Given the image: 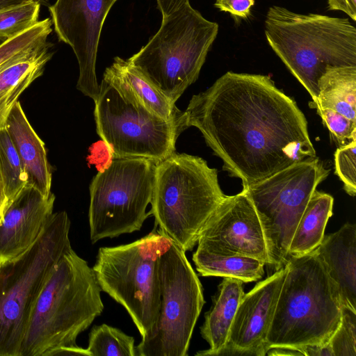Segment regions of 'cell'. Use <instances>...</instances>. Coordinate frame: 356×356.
<instances>
[{
    "label": "cell",
    "mask_w": 356,
    "mask_h": 356,
    "mask_svg": "<svg viewBox=\"0 0 356 356\" xmlns=\"http://www.w3.org/2000/svg\"><path fill=\"white\" fill-rule=\"evenodd\" d=\"M329 172L316 157L293 164L244 188L260 220L267 265L274 272L286 265L297 225L312 193Z\"/></svg>",
    "instance_id": "11"
},
{
    "label": "cell",
    "mask_w": 356,
    "mask_h": 356,
    "mask_svg": "<svg viewBox=\"0 0 356 356\" xmlns=\"http://www.w3.org/2000/svg\"><path fill=\"white\" fill-rule=\"evenodd\" d=\"M328 9L345 13L354 22L356 20V0H327Z\"/></svg>",
    "instance_id": "32"
},
{
    "label": "cell",
    "mask_w": 356,
    "mask_h": 356,
    "mask_svg": "<svg viewBox=\"0 0 356 356\" xmlns=\"http://www.w3.org/2000/svg\"><path fill=\"white\" fill-rule=\"evenodd\" d=\"M197 247L268 263L262 226L247 191L226 195L203 227Z\"/></svg>",
    "instance_id": "14"
},
{
    "label": "cell",
    "mask_w": 356,
    "mask_h": 356,
    "mask_svg": "<svg viewBox=\"0 0 356 356\" xmlns=\"http://www.w3.org/2000/svg\"><path fill=\"white\" fill-rule=\"evenodd\" d=\"M41 6H49V0H36Z\"/></svg>",
    "instance_id": "38"
},
{
    "label": "cell",
    "mask_w": 356,
    "mask_h": 356,
    "mask_svg": "<svg viewBox=\"0 0 356 356\" xmlns=\"http://www.w3.org/2000/svg\"><path fill=\"white\" fill-rule=\"evenodd\" d=\"M55 195L25 186L8 203L0 222V264L19 255L36 241L53 213Z\"/></svg>",
    "instance_id": "16"
},
{
    "label": "cell",
    "mask_w": 356,
    "mask_h": 356,
    "mask_svg": "<svg viewBox=\"0 0 356 356\" xmlns=\"http://www.w3.org/2000/svg\"><path fill=\"white\" fill-rule=\"evenodd\" d=\"M183 118L243 188L316 157L305 116L268 76L227 72L192 97Z\"/></svg>",
    "instance_id": "1"
},
{
    "label": "cell",
    "mask_w": 356,
    "mask_h": 356,
    "mask_svg": "<svg viewBox=\"0 0 356 356\" xmlns=\"http://www.w3.org/2000/svg\"><path fill=\"white\" fill-rule=\"evenodd\" d=\"M327 345L332 356L356 355V311L341 307L340 325Z\"/></svg>",
    "instance_id": "29"
},
{
    "label": "cell",
    "mask_w": 356,
    "mask_h": 356,
    "mask_svg": "<svg viewBox=\"0 0 356 356\" xmlns=\"http://www.w3.org/2000/svg\"><path fill=\"white\" fill-rule=\"evenodd\" d=\"M29 1L31 0H0V10L8 7L24 3Z\"/></svg>",
    "instance_id": "37"
},
{
    "label": "cell",
    "mask_w": 356,
    "mask_h": 356,
    "mask_svg": "<svg viewBox=\"0 0 356 356\" xmlns=\"http://www.w3.org/2000/svg\"><path fill=\"white\" fill-rule=\"evenodd\" d=\"M268 355H303L298 349L288 347H273L266 352Z\"/></svg>",
    "instance_id": "35"
},
{
    "label": "cell",
    "mask_w": 356,
    "mask_h": 356,
    "mask_svg": "<svg viewBox=\"0 0 356 356\" xmlns=\"http://www.w3.org/2000/svg\"><path fill=\"white\" fill-rule=\"evenodd\" d=\"M0 170L9 203L26 186L27 181L19 155L6 127L0 129Z\"/></svg>",
    "instance_id": "26"
},
{
    "label": "cell",
    "mask_w": 356,
    "mask_h": 356,
    "mask_svg": "<svg viewBox=\"0 0 356 356\" xmlns=\"http://www.w3.org/2000/svg\"><path fill=\"white\" fill-rule=\"evenodd\" d=\"M285 266L286 273L267 335L268 350L325 346L341 323L337 286L316 249L289 256Z\"/></svg>",
    "instance_id": "3"
},
{
    "label": "cell",
    "mask_w": 356,
    "mask_h": 356,
    "mask_svg": "<svg viewBox=\"0 0 356 356\" xmlns=\"http://www.w3.org/2000/svg\"><path fill=\"white\" fill-rule=\"evenodd\" d=\"M188 2V0H156L162 18L170 15Z\"/></svg>",
    "instance_id": "33"
},
{
    "label": "cell",
    "mask_w": 356,
    "mask_h": 356,
    "mask_svg": "<svg viewBox=\"0 0 356 356\" xmlns=\"http://www.w3.org/2000/svg\"><path fill=\"white\" fill-rule=\"evenodd\" d=\"M8 204L5 185L0 170V222L3 220V213Z\"/></svg>",
    "instance_id": "36"
},
{
    "label": "cell",
    "mask_w": 356,
    "mask_h": 356,
    "mask_svg": "<svg viewBox=\"0 0 356 356\" xmlns=\"http://www.w3.org/2000/svg\"><path fill=\"white\" fill-rule=\"evenodd\" d=\"M52 355H84L90 356L89 351L78 346L61 347L53 350L49 356Z\"/></svg>",
    "instance_id": "34"
},
{
    "label": "cell",
    "mask_w": 356,
    "mask_h": 356,
    "mask_svg": "<svg viewBox=\"0 0 356 356\" xmlns=\"http://www.w3.org/2000/svg\"><path fill=\"white\" fill-rule=\"evenodd\" d=\"M267 42L316 102L320 77L331 67L356 65V28L348 18L298 14L273 6L264 21Z\"/></svg>",
    "instance_id": "4"
},
{
    "label": "cell",
    "mask_w": 356,
    "mask_h": 356,
    "mask_svg": "<svg viewBox=\"0 0 356 356\" xmlns=\"http://www.w3.org/2000/svg\"><path fill=\"white\" fill-rule=\"evenodd\" d=\"M193 261L203 277H231L250 282L264 275L265 264L257 259L238 254H221L197 247Z\"/></svg>",
    "instance_id": "24"
},
{
    "label": "cell",
    "mask_w": 356,
    "mask_h": 356,
    "mask_svg": "<svg viewBox=\"0 0 356 356\" xmlns=\"http://www.w3.org/2000/svg\"><path fill=\"white\" fill-rule=\"evenodd\" d=\"M92 268L72 248L52 269L32 309L19 356H49L76 346L77 337L104 310Z\"/></svg>",
    "instance_id": "2"
},
{
    "label": "cell",
    "mask_w": 356,
    "mask_h": 356,
    "mask_svg": "<svg viewBox=\"0 0 356 356\" xmlns=\"http://www.w3.org/2000/svg\"><path fill=\"white\" fill-rule=\"evenodd\" d=\"M254 0H216L214 6L232 16L246 19L251 14Z\"/></svg>",
    "instance_id": "31"
},
{
    "label": "cell",
    "mask_w": 356,
    "mask_h": 356,
    "mask_svg": "<svg viewBox=\"0 0 356 356\" xmlns=\"http://www.w3.org/2000/svg\"><path fill=\"white\" fill-rule=\"evenodd\" d=\"M5 127L21 161L26 185L49 197L51 193V170L44 144L28 121L19 102L12 108Z\"/></svg>",
    "instance_id": "19"
},
{
    "label": "cell",
    "mask_w": 356,
    "mask_h": 356,
    "mask_svg": "<svg viewBox=\"0 0 356 356\" xmlns=\"http://www.w3.org/2000/svg\"><path fill=\"white\" fill-rule=\"evenodd\" d=\"M318 95L309 106L340 146L356 136V65L331 67L320 77Z\"/></svg>",
    "instance_id": "17"
},
{
    "label": "cell",
    "mask_w": 356,
    "mask_h": 356,
    "mask_svg": "<svg viewBox=\"0 0 356 356\" xmlns=\"http://www.w3.org/2000/svg\"><path fill=\"white\" fill-rule=\"evenodd\" d=\"M161 302L156 323L136 346V356H186L204 305L200 281L175 243L159 261Z\"/></svg>",
    "instance_id": "12"
},
{
    "label": "cell",
    "mask_w": 356,
    "mask_h": 356,
    "mask_svg": "<svg viewBox=\"0 0 356 356\" xmlns=\"http://www.w3.org/2000/svg\"><path fill=\"white\" fill-rule=\"evenodd\" d=\"M39 2L31 0L0 10V40L6 41L39 22Z\"/></svg>",
    "instance_id": "28"
},
{
    "label": "cell",
    "mask_w": 356,
    "mask_h": 356,
    "mask_svg": "<svg viewBox=\"0 0 356 356\" xmlns=\"http://www.w3.org/2000/svg\"><path fill=\"white\" fill-rule=\"evenodd\" d=\"M218 24L187 3L162 18L149 42L127 60L173 103L198 78Z\"/></svg>",
    "instance_id": "7"
},
{
    "label": "cell",
    "mask_w": 356,
    "mask_h": 356,
    "mask_svg": "<svg viewBox=\"0 0 356 356\" xmlns=\"http://www.w3.org/2000/svg\"><path fill=\"white\" fill-rule=\"evenodd\" d=\"M225 196L216 169L199 156L175 152L156 164L149 213L154 227L186 252Z\"/></svg>",
    "instance_id": "5"
},
{
    "label": "cell",
    "mask_w": 356,
    "mask_h": 356,
    "mask_svg": "<svg viewBox=\"0 0 356 356\" xmlns=\"http://www.w3.org/2000/svg\"><path fill=\"white\" fill-rule=\"evenodd\" d=\"M334 199L328 193L314 191L297 225L288 250L289 256H301L315 250L321 243Z\"/></svg>",
    "instance_id": "23"
},
{
    "label": "cell",
    "mask_w": 356,
    "mask_h": 356,
    "mask_svg": "<svg viewBox=\"0 0 356 356\" xmlns=\"http://www.w3.org/2000/svg\"><path fill=\"white\" fill-rule=\"evenodd\" d=\"M3 42H4L3 40H0V44H1V43H3Z\"/></svg>",
    "instance_id": "39"
},
{
    "label": "cell",
    "mask_w": 356,
    "mask_h": 356,
    "mask_svg": "<svg viewBox=\"0 0 356 356\" xmlns=\"http://www.w3.org/2000/svg\"><path fill=\"white\" fill-rule=\"evenodd\" d=\"M157 163L113 158L90 185L88 220L92 243L139 231L149 216Z\"/></svg>",
    "instance_id": "10"
},
{
    "label": "cell",
    "mask_w": 356,
    "mask_h": 356,
    "mask_svg": "<svg viewBox=\"0 0 356 356\" xmlns=\"http://www.w3.org/2000/svg\"><path fill=\"white\" fill-rule=\"evenodd\" d=\"M172 243L154 227L132 243L100 248L92 267L101 290L127 310L142 339L150 334L158 318L159 261Z\"/></svg>",
    "instance_id": "8"
},
{
    "label": "cell",
    "mask_w": 356,
    "mask_h": 356,
    "mask_svg": "<svg viewBox=\"0 0 356 356\" xmlns=\"http://www.w3.org/2000/svg\"><path fill=\"white\" fill-rule=\"evenodd\" d=\"M316 252L338 288L341 305L356 311V225L324 236Z\"/></svg>",
    "instance_id": "18"
},
{
    "label": "cell",
    "mask_w": 356,
    "mask_h": 356,
    "mask_svg": "<svg viewBox=\"0 0 356 356\" xmlns=\"http://www.w3.org/2000/svg\"><path fill=\"white\" fill-rule=\"evenodd\" d=\"M243 284L238 279L223 277L200 327L201 335L209 348L199 351L195 355L218 356L225 349L238 305L245 294Z\"/></svg>",
    "instance_id": "22"
},
{
    "label": "cell",
    "mask_w": 356,
    "mask_h": 356,
    "mask_svg": "<svg viewBox=\"0 0 356 356\" xmlns=\"http://www.w3.org/2000/svg\"><path fill=\"white\" fill-rule=\"evenodd\" d=\"M134 338L107 324L94 325L87 350L90 356H136Z\"/></svg>",
    "instance_id": "25"
},
{
    "label": "cell",
    "mask_w": 356,
    "mask_h": 356,
    "mask_svg": "<svg viewBox=\"0 0 356 356\" xmlns=\"http://www.w3.org/2000/svg\"><path fill=\"white\" fill-rule=\"evenodd\" d=\"M53 44L47 41L27 54L0 67V129L19 95L40 77L51 58Z\"/></svg>",
    "instance_id": "21"
},
{
    "label": "cell",
    "mask_w": 356,
    "mask_h": 356,
    "mask_svg": "<svg viewBox=\"0 0 356 356\" xmlns=\"http://www.w3.org/2000/svg\"><path fill=\"white\" fill-rule=\"evenodd\" d=\"M118 0H56L49 6L51 20L59 41L74 51L79 67L76 88L96 100L99 85L96 60L102 30Z\"/></svg>",
    "instance_id": "13"
},
{
    "label": "cell",
    "mask_w": 356,
    "mask_h": 356,
    "mask_svg": "<svg viewBox=\"0 0 356 356\" xmlns=\"http://www.w3.org/2000/svg\"><path fill=\"white\" fill-rule=\"evenodd\" d=\"M335 173L350 196L356 194V136L341 145L334 153Z\"/></svg>",
    "instance_id": "30"
},
{
    "label": "cell",
    "mask_w": 356,
    "mask_h": 356,
    "mask_svg": "<svg viewBox=\"0 0 356 356\" xmlns=\"http://www.w3.org/2000/svg\"><path fill=\"white\" fill-rule=\"evenodd\" d=\"M104 77L130 95L150 112L165 120L181 122L185 126L184 111H180L175 103L165 97L127 60L115 57L111 65L105 70Z\"/></svg>",
    "instance_id": "20"
},
{
    "label": "cell",
    "mask_w": 356,
    "mask_h": 356,
    "mask_svg": "<svg viewBox=\"0 0 356 356\" xmlns=\"http://www.w3.org/2000/svg\"><path fill=\"white\" fill-rule=\"evenodd\" d=\"M95 102L97 133L111 159L143 158L156 163L175 152L184 124L150 112L103 76Z\"/></svg>",
    "instance_id": "9"
},
{
    "label": "cell",
    "mask_w": 356,
    "mask_h": 356,
    "mask_svg": "<svg viewBox=\"0 0 356 356\" xmlns=\"http://www.w3.org/2000/svg\"><path fill=\"white\" fill-rule=\"evenodd\" d=\"M52 26L51 18H46L1 43L0 67L47 42L52 31Z\"/></svg>",
    "instance_id": "27"
},
{
    "label": "cell",
    "mask_w": 356,
    "mask_h": 356,
    "mask_svg": "<svg viewBox=\"0 0 356 356\" xmlns=\"http://www.w3.org/2000/svg\"><path fill=\"white\" fill-rule=\"evenodd\" d=\"M286 273L284 266L244 294L220 355H266L267 335Z\"/></svg>",
    "instance_id": "15"
},
{
    "label": "cell",
    "mask_w": 356,
    "mask_h": 356,
    "mask_svg": "<svg viewBox=\"0 0 356 356\" xmlns=\"http://www.w3.org/2000/svg\"><path fill=\"white\" fill-rule=\"evenodd\" d=\"M70 220L53 213L26 251L0 264V356H19L32 309L54 266L72 248Z\"/></svg>",
    "instance_id": "6"
}]
</instances>
